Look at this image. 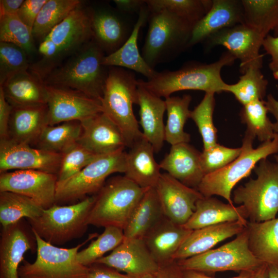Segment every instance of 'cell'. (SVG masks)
<instances>
[{"mask_svg":"<svg viewBox=\"0 0 278 278\" xmlns=\"http://www.w3.org/2000/svg\"><path fill=\"white\" fill-rule=\"evenodd\" d=\"M236 58L228 51L216 61L209 64L192 63L180 69L158 72L151 79L137 80V83L160 97L165 98L175 92L183 90H199L205 93L224 92L227 83L221 76L223 67L234 64Z\"/></svg>","mask_w":278,"mask_h":278,"instance_id":"6da1fadb","label":"cell"},{"mask_svg":"<svg viewBox=\"0 0 278 278\" xmlns=\"http://www.w3.org/2000/svg\"><path fill=\"white\" fill-rule=\"evenodd\" d=\"M104 52L94 41L86 44L44 80L46 85L70 88L101 101L108 72Z\"/></svg>","mask_w":278,"mask_h":278,"instance_id":"7a4b0ae2","label":"cell"},{"mask_svg":"<svg viewBox=\"0 0 278 278\" xmlns=\"http://www.w3.org/2000/svg\"><path fill=\"white\" fill-rule=\"evenodd\" d=\"M137 87L133 73L111 67L101 100L103 112L119 128L128 148L143 137L133 111V105L137 103Z\"/></svg>","mask_w":278,"mask_h":278,"instance_id":"3957f363","label":"cell"},{"mask_svg":"<svg viewBox=\"0 0 278 278\" xmlns=\"http://www.w3.org/2000/svg\"><path fill=\"white\" fill-rule=\"evenodd\" d=\"M125 176L111 178L95 196L88 225L124 230L145 191Z\"/></svg>","mask_w":278,"mask_h":278,"instance_id":"277c9868","label":"cell"},{"mask_svg":"<svg viewBox=\"0 0 278 278\" xmlns=\"http://www.w3.org/2000/svg\"><path fill=\"white\" fill-rule=\"evenodd\" d=\"M255 138L246 131L240 155L229 164L214 172L205 175L197 189L205 197L217 195L234 205L231 193L235 185L250 175L256 164L278 152V134L271 141L253 148Z\"/></svg>","mask_w":278,"mask_h":278,"instance_id":"5b68a950","label":"cell"},{"mask_svg":"<svg viewBox=\"0 0 278 278\" xmlns=\"http://www.w3.org/2000/svg\"><path fill=\"white\" fill-rule=\"evenodd\" d=\"M142 56L153 69L159 63L187 48L194 25L166 10L150 12Z\"/></svg>","mask_w":278,"mask_h":278,"instance_id":"8992f818","label":"cell"},{"mask_svg":"<svg viewBox=\"0 0 278 278\" xmlns=\"http://www.w3.org/2000/svg\"><path fill=\"white\" fill-rule=\"evenodd\" d=\"M95 196L70 205H54L44 209L38 217L28 219L33 232L53 245H62L82 237L88 227V217Z\"/></svg>","mask_w":278,"mask_h":278,"instance_id":"52a82bcc","label":"cell"},{"mask_svg":"<svg viewBox=\"0 0 278 278\" xmlns=\"http://www.w3.org/2000/svg\"><path fill=\"white\" fill-rule=\"evenodd\" d=\"M254 168L257 175L233 193V203L242 205L248 220L263 222L278 213V164L263 159Z\"/></svg>","mask_w":278,"mask_h":278,"instance_id":"ba28073f","label":"cell"},{"mask_svg":"<svg viewBox=\"0 0 278 278\" xmlns=\"http://www.w3.org/2000/svg\"><path fill=\"white\" fill-rule=\"evenodd\" d=\"M176 263L181 270L203 273L229 270L256 271L265 264L250 250L246 228L232 241L203 253L176 260Z\"/></svg>","mask_w":278,"mask_h":278,"instance_id":"9c48e42d","label":"cell"},{"mask_svg":"<svg viewBox=\"0 0 278 278\" xmlns=\"http://www.w3.org/2000/svg\"><path fill=\"white\" fill-rule=\"evenodd\" d=\"M126 152L101 155L70 178L57 182L55 204L75 203L86 196L97 193L111 175L125 173Z\"/></svg>","mask_w":278,"mask_h":278,"instance_id":"30bf717a","label":"cell"},{"mask_svg":"<svg viewBox=\"0 0 278 278\" xmlns=\"http://www.w3.org/2000/svg\"><path fill=\"white\" fill-rule=\"evenodd\" d=\"M37 240V258L33 263L24 261L19 268L20 278H86L89 266L77 259L79 249L85 242L71 248L50 244L33 232Z\"/></svg>","mask_w":278,"mask_h":278,"instance_id":"8fae6325","label":"cell"},{"mask_svg":"<svg viewBox=\"0 0 278 278\" xmlns=\"http://www.w3.org/2000/svg\"><path fill=\"white\" fill-rule=\"evenodd\" d=\"M48 125L82 121L103 112L101 101L70 88L46 85Z\"/></svg>","mask_w":278,"mask_h":278,"instance_id":"7c38bea8","label":"cell"},{"mask_svg":"<svg viewBox=\"0 0 278 278\" xmlns=\"http://www.w3.org/2000/svg\"><path fill=\"white\" fill-rule=\"evenodd\" d=\"M265 38L245 24L222 29L206 40L210 47L221 45L240 62L239 71L244 74L251 66L262 68L263 55L259 50Z\"/></svg>","mask_w":278,"mask_h":278,"instance_id":"4fadbf2b","label":"cell"},{"mask_svg":"<svg viewBox=\"0 0 278 278\" xmlns=\"http://www.w3.org/2000/svg\"><path fill=\"white\" fill-rule=\"evenodd\" d=\"M58 176L36 170H16L0 175V192L30 198L44 209L55 204Z\"/></svg>","mask_w":278,"mask_h":278,"instance_id":"5bb4252c","label":"cell"},{"mask_svg":"<svg viewBox=\"0 0 278 278\" xmlns=\"http://www.w3.org/2000/svg\"><path fill=\"white\" fill-rule=\"evenodd\" d=\"M62 154L33 148L8 137L0 139V172L36 170L58 175Z\"/></svg>","mask_w":278,"mask_h":278,"instance_id":"9a60e30c","label":"cell"},{"mask_svg":"<svg viewBox=\"0 0 278 278\" xmlns=\"http://www.w3.org/2000/svg\"><path fill=\"white\" fill-rule=\"evenodd\" d=\"M31 226L24 219L2 227L0 238V278H20L19 268L25 252L37 250Z\"/></svg>","mask_w":278,"mask_h":278,"instance_id":"2e32d148","label":"cell"},{"mask_svg":"<svg viewBox=\"0 0 278 278\" xmlns=\"http://www.w3.org/2000/svg\"><path fill=\"white\" fill-rule=\"evenodd\" d=\"M95 263L106 265L135 278L146 274L155 275L160 268L143 238H124L109 255Z\"/></svg>","mask_w":278,"mask_h":278,"instance_id":"e0dca14e","label":"cell"},{"mask_svg":"<svg viewBox=\"0 0 278 278\" xmlns=\"http://www.w3.org/2000/svg\"><path fill=\"white\" fill-rule=\"evenodd\" d=\"M155 188L164 215L181 225L194 213L198 200L204 197L197 189L183 184L166 172L161 173Z\"/></svg>","mask_w":278,"mask_h":278,"instance_id":"ac0fdd59","label":"cell"},{"mask_svg":"<svg viewBox=\"0 0 278 278\" xmlns=\"http://www.w3.org/2000/svg\"><path fill=\"white\" fill-rule=\"evenodd\" d=\"M80 123L82 132L78 143L92 153L108 154L127 147L119 128L103 112Z\"/></svg>","mask_w":278,"mask_h":278,"instance_id":"d6986e66","label":"cell"},{"mask_svg":"<svg viewBox=\"0 0 278 278\" xmlns=\"http://www.w3.org/2000/svg\"><path fill=\"white\" fill-rule=\"evenodd\" d=\"M244 23L241 0H212L210 9L194 25L187 48L207 40L222 29Z\"/></svg>","mask_w":278,"mask_h":278,"instance_id":"ffe728a7","label":"cell"},{"mask_svg":"<svg viewBox=\"0 0 278 278\" xmlns=\"http://www.w3.org/2000/svg\"><path fill=\"white\" fill-rule=\"evenodd\" d=\"M92 11L80 7L74 9L46 37L63 55L77 49L93 39Z\"/></svg>","mask_w":278,"mask_h":278,"instance_id":"44dd1931","label":"cell"},{"mask_svg":"<svg viewBox=\"0 0 278 278\" xmlns=\"http://www.w3.org/2000/svg\"><path fill=\"white\" fill-rule=\"evenodd\" d=\"M192 231L164 216L143 239L161 266L174 262V255Z\"/></svg>","mask_w":278,"mask_h":278,"instance_id":"7402d4cb","label":"cell"},{"mask_svg":"<svg viewBox=\"0 0 278 278\" xmlns=\"http://www.w3.org/2000/svg\"><path fill=\"white\" fill-rule=\"evenodd\" d=\"M201 152L182 143L171 145L159 163L161 169L183 184L197 189L204 176L200 163Z\"/></svg>","mask_w":278,"mask_h":278,"instance_id":"603a6c76","label":"cell"},{"mask_svg":"<svg viewBox=\"0 0 278 278\" xmlns=\"http://www.w3.org/2000/svg\"><path fill=\"white\" fill-rule=\"evenodd\" d=\"M154 152L153 146L143 136L126 152L124 176L144 189L155 187L161 175Z\"/></svg>","mask_w":278,"mask_h":278,"instance_id":"cb8c5ba5","label":"cell"},{"mask_svg":"<svg viewBox=\"0 0 278 278\" xmlns=\"http://www.w3.org/2000/svg\"><path fill=\"white\" fill-rule=\"evenodd\" d=\"M247 223L235 221L193 230L174 255L173 260L186 259L212 249L220 242L241 233Z\"/></svg>","mask_w":278,"mask_h":278,"instance_id":"d4e9b609","label":"cell"},{"mask_svg":"<svg viewBox=\"0 0 278 278\" xmlns=\"http://www.w3.org/2000/svg\"><path fill=\"white\" fill-rule=\"evenodd\" d=\"M138 84L137 103L140 107V124L143 136L153 146L154 152L162 149L165 141L163 117L166 103L161 97Z\"/></svg>","mask_w":278,"mask_h":278,"instance_id":"484cf974","label":"cell"},{"mask_svg":"<svg viewBox=\"0 0 278 278\" xmlns=\"http://www.w3.org/2000/svg\"><path fill=\"white\" fill-rule=\"evenodd\" d=\"M0 88L7 101L13 107L47 105L46 84L28 70L8 78L0 85Z\"/></svg>","mask_w":278,"mask_h":278,"instance_id":"4316f807","label":"cell"},{"mask_svg":"<svg viewBox=\"0 0 278 278\" xmlns=\"http://www.w3.org/2000/svg\"><path fill=\"white\" fill-rule=\"evenodd\" d=\"M150 11L146 4L138 12V18L131 33L125 43L114 53L105 56L102 64L107 67H118L131 70L141 74L148 79L152 78L157 72L144 60L137 46L140 30L149 18Z\"/></svg>","mask_w":278,"mask_h":278,"instance_id":"83f0119b","label":"cell"},{"mask_svg":"<svg viewBox=\"0 0 278 278\" xmlns=\"http://www.w3.org/2000/svg\"><path fill=\"white\" fill-rule=\"evenodd\" d=\"M48 125L47 105L12 107L8 138L16 143L36 144Z\"/></svg>","mask_w":278,"mask_h":278,"instance_id":"f1b7e54d","label":"cell"},{"mask_svg":"<svg viewBox=\"0 0 278 278\" xmlns=\"http://www.w3.org/2000/svg\"><path fill=\"white\" fill-rule=\"evenodd\" d=\"M240 221H248L247 214L242 205L237 206L224 203L212 197L200 199L196 204L195 210L183 226L194 230L219 223Z\"/></svg>","mask_w":278,"mask_h":278,"instance_id":"f546056e","label":"cell"},{"mask_svg":"<svg viewBox=\"0 0 278 278\" xmlns=\"http://www.w3.org/2000/svg\"><path fill=\"white\" fill-rule=\"evenodd\" d=\"M93 39L108 55L119 49L131 31L117 15L109 10L92 12Z\"/></svg>","mask_w":278,"mask_h":278,"instance_id":"4dcf8cb0","label":"cell"},{"mask_svg":"<svg viewBox=\"0 0 278 278\" xmlns=\"http://www.w3.org/2000/svg\"><path fill=\"white\" fill-rule=\"evenodd\" d=\"M246 229L253 255L264 264L278 267V218L258 222L248 221Z\"/></svg>","mask_w":278,"mask_h":278,"instance_id":"1f68e13d","label":"cell"},{"mask_svg":"<svg viewBox=\"0 0 278 278\" xmlns=\"http://www.w3.org/2000/svg\"><path fill=\"white\" fill-rule=\"evenodd\" d=\"M164 216L155 187L147 189L123 230L124 238H143Z\"/></svg>","mask_w":278,"mask_h":278,"instance_id":"d6a6232c","label":"cell"},{"mask_svg":"<svg viewBox=\"0 0 278 278\" xmlns=\"http://www.w3.org/2000/svg\"><path fill=\"white\" fill-rule=\"evenodd\" d=\"M192 97L189 95L169 96L165 99L167 119L165 125V141L171 145L188 143L190 135L184 131L187 120L190 117L189 105Z\"/></svg>","mask_w":278,"mask_h":278,"instance_id":"836d02e7","label":"cell"},{"mask_svg":"<svg viewBox=\"0 0 278 278\" xmlns=\"http://www.w3.org/2000/svg\"><path fill=\"white\" fill-rule=\"evenodd\" d=\"M244 24L265 38L270 31L278 36V0H241Z\"/></svg>","mask_w":278,"mask_h":278,"instance_id":"e575fe53","label":"cell"},{"mask_svg":"<svg viewBox=\"0 0 278 278\" xmlns=\"http://www.w3.org/2000/svg\"><path fill=\"white\" fill-rule=\"evenodd\" d=\"M82 132L80 121H71L47 126L36 144L37 148L62 154L78 143Z\"/></svg>","mask_w":278,"mask_h":278,"instance_id":"d590c367","label":"cell"},{"mask_svg":"<svg viewBox=\"0 0 278 278\" xmlns=\"http://www.w3.org/2000/svg\"><path fill=\"white\" fill-rule=\"evenodd\" d=\"M44 208L30 198L11 192H0V222L6 227L24 219H34Z\"/></svg>","mask_w":278,"mask_h":278,"instance_id":"8d00e7d4","label":"cell"},{"mask_svg":"<svg viewBox=\"0 0 278 278\" xmlns=\"http://www.w3.org/2000/svg\"><path fill=\"white\" fill-rule=\"evenodd\" d=\"M79 0H47L41 9L32 30L34 39H45L74 9Z\"/></svg>","mask_w":278,"mask_h":278,"instance_id":"74e56055","label":"cell"},{"mask_svg":"<svg viewBox=\"0 0 278 278\" xmlns=\"http://www.w3.org/2000/svg\"><path fill=\"white\" fill-rule=\"evenodd\" d=\"M261 68L251 66L239 77L237 83L227 84L224 92L233 94L242 106L257 100H263L266 94L268 80Z\"/></svg>","mask_w":278,"mask_h":278,"instance_id":"f35d334b","label":"cell"},{"mask_svg":"<svg viewBox=\"0 0 278 278\" xmlns=\"http://www.w3.org/2000/svg\"><path fill=\"white\" fill-rule=\"evenodd\" d=\"M268 112L266 101L257 100L243 106L239 113L241 122L247 125L246 131L262 142L272 140L277 134Z\"/></svg>","mask_w":278,"mask_h":278,"instance_id":"ab89813d","label":"cell"},{"mask_svg":"<svg viewBox=\"0 0 278 278\" xmlns=\"http://www.w3.org/2000/svg\"><path fill=\"white\" fill-rule=\"evenodd\" d=\"M150 12L166 10L194 25L210 9L212 0H145Z\"/></svg>","mask_w":278,"mask_h":278,"instance_id":"60d3db41","label":"cell"},{"mask_svg":"<svg viewBox=\"0 0 278 278\" xmlns=\"http://www.w3.org/2000/svg\"><path fill=\"white\" fill-rule=\"evenodd\" d=\"M123 230L115 227H107L103 232L89 246L78 251L77 259L85 266H90L105 254L114 250L124 240Z\"/></svg>","mask_w":278,"mask_h":278,"instance_id":"b9f144b4","label":"cell"},{"mask_svg":"<svg viewBox=\"0 0 278 278\" xmlns=\"http://www.w3.org/2000/svg\"><path fill=\"white\" fill-rule=\"evenodd\" d=\"M30 30L16 14L0 16V41L16 45L30 55L36 51Z\"/></svg>","mask_w":278,"mask_h":278,"instance_id":"7bdbcfd3","label":"cell"},{"mask_svg":"<svg viewBox=\"0 0 278 278\" xmlns=\"http://www.w3.org/2000/svg\"><path fill=\"white\" fill-rule=\"evenodd\" d=\"M214 94L205 93L202 100L190 113V118L196 124L202 136L204 150L217 144V130L213 118L215 106Z\"/></svg>","mask_w":278,"mask_h":278,"instance_id":"ee69618b","label":"cell"},{"mask_svg":"<svg viewBox=\"0 0 278 278\" xmlns=\"http://www.w3.org/2000/svg\"><path fill=\"white\" fill-rule=\"evenodd\" d=\"M27 55L16 45L0 42V85L12 75L28 70Z\"/></svg>","mask_w":278,"mask_h":278,"instance_id":"f6af8a7d","label":"cell"},{"mask_svg":"<svg viewBox=\"0 0 278 278\" xmlns=\"http://www.w3.org/2000/svg\"><path fill=\"white\" fill-rule=\"evenodd\" d=\"M58 174V182L64 181L75 175L98 156L78 143L63 153Z\"/></svg>","mask_w":278,"mask_h":278,"instance_id":"bcb514c9","label":"cell"},{"mask_svg":"<svg viewBox=\"0 0 278 278\" xmlns=\"http://www.w3.org/2000/svg\"><path fill=\"white\" fill-rule=\"evenodd\" d=\"M242 151L241 147L228 148L219 144L200 154V163L204 176L223 168L238 158Z\"/></svg>","mask_w":278,"mask_h":278,"instance_id":"7dc6e473","label":"cell"},{"mask_svg":"<svg viewBox=\"0 0 278 278\" xmlns=\"http://www.w3.org/2000/svg\"><path fill=\"white\" fill-rule=\"evenodd\" d=\"M38 51L42 58L31 66L30 72L43 81L56 68V65L63 55L57 46L45 38L40 43Z\"/></svg>","mask_w":278,"mask_h":278,"instance_id":"c3c4849f","label":"cell"},{"mask_svg":"<svg viewBox=\"0 0 278 278\" xmlns=\"http://www.w3.org/2000/svg\"><path fill=\"white\" fill-rule=\"evenodd\" d=\"M47 1L25 0L18 11L19 18L30 30H32L38 14Z\"/></svg>","mask_w":278,"mask_h":278,"instance_id":"681fc988","label":"cell"},{"mask_svg":"<svg viewBox=\"0 0 278 278\" xmlns=\"http://www.w3.org/2000/svg\"><path fill=\"white\" fill-rule=\"evenodd\" d=\"M89 268L86 278H135L102 264L94 263Z\"/></svg>","mask_w":278,"mask_h":278,"instance_id":"f907efd6","label":"cell"},{"mask_svg":"<svg viewBox=\"0 0 278 278\" xmlns=\"http://www.w3.org/2000/svg\"><path fill=\"white\" fill-rule=\"evenodd\" d=\"M262 46L271 57L269 67L275 78L278 76V36L273 37L268 34L264 39Z\"/></svg>","mask_w":278,"mask_h":278,"instance_id":"816d5d0a","label":"cell"},{"mask_svg":"<svg viewBox=\"0 0 278 278\" xmlns=\"http://www.w3.org/2000/svg\"><path fill=\"white\" fill-rule=\"evenodd\" d=\"M12 106L7 101L0 88V139L8 137V125Z\"/></svg>","mask_w":278,"mask_h":278,"instance_id":"f5cc1de1","label":"cell"},{"mask_svg":"<svg viewBox=\"0 0 278 278\" xmlns=\"http://www.w3.org/2000/svg\"><path fill=\"white\" fill-rule=\"evenodd\" d=\"M117 8L125 13L138 11L146 5L145 0H114Z\"/></svg>","mask_w":278,"mask_h":278,"instance_id":"db71d44e","label":"cell"},{"mask_svg":"<svg viewBox=\"0 0 278 278\" xmlns=\"http://www.w3.org/2000/svg\"><path fill=\"white\" fill-rule=\"evenodd\" d=\"M174 262L160 266L159 271L154 275L156 278H184L181 270ZM176 263V262H175Z\"/></svg>","mask_w":278,"mask_h":278,"instance_id":"11a10c76","label":"cell"},{"mask_svg":"<svg viewBox=\"0 0 278 278\" xmlns=\"http://www.w3.org/2000/svg\"><path fill=\"white\" fill-rule=\"evenodd\" d=\"M24 0H1L0 16L17 13Z\"/></svg>","mask_w":278,"mask_h":278,"instance_id":"9f6ffc18","label":"cell"},{"mask_svg":"<svg viewBox=\"0 0 278 278\" xmlns=\"http://www.w3.org/2000/svg\"><path fill=\"white\" fill-rule=\"evenodd\" d=\"M257 271H242L238 276L231 278H251ZM181 271L184 278H213L200 272L191 270H181Z\"/></svg>","mask_w":278,"mask_h":278,"instance_id":"6f0895ef","label":"cell"},{"mask_svg":"<svg viewBox=\"0 0 278 278\" xmlns=\"http://www.w3.org/2000/svg\"><path fill=\"white\" fill-rule=\"evenodd\" d=\"M266 105L268 112L275 118L276 122L273 123V129L274 132L278 134V100L275 99L271 94H269L267 96Z\"/></svg>","mask_w":278,"mask_h":278,"instance_id":"680465c9","label":"cell"},{"mask_svg":"<svg viewBox=\"0 0 278 278\" xmlns=\"http://www.w3.org/2000/svg\"><path fill=\"white\" fill-rule=\"evenodd\" d=\"M251 278H269L267 265L264 264L260 268Z\"/></svg>","mask_w":278,"mask_h":278,"instance_id":"91938a15","label":"cell"},{"mask_svg":"<svg viewBox=\"0 0 278 278\" xmlns=\"http://www.w3.org/2000/svg\"><path fill=\"white\" fill-rule=\"evenodd\" d=\"M267 270L269 278H278V267L267 265Z\"/></svg>","mask_w":278,"mask_h":278,"instance_id":"94428289","label":"cell"},{"mask_svg":"<svg viewBox=\"0 0 278 278\" xmlns=\"http://www.w3.org/2000/svg\"><path fill=\"white\" fill-rule=\"evenodd\" d=\"M140 278H156L154 275L153 274H146Z\"/></svg>","mask_w":278,"mask_h":278,"instance_id":"6125c7cd","label":"cell"},{"mask_svg":"<svg viewBox=\"0 0 278 278\" xmlns=\"http://www.w3.org/2000/svg\"><path fill=\"white\" fill-rule=\"evenodd\" d=\"M274 158L275 159V160H276L277 163L278 164V154L275 155Z\"/></svg>","mask_w":278,"mask_h":278,"instance_id":"be15d7a7","label":"cell"}]
</instances>
